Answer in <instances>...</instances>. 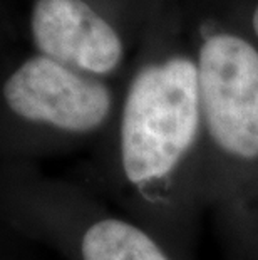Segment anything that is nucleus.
I'll list each match as a JSON object with an SVG mask.
<instances>
[{"label":"nucleus","mask_w":258,"mask_h":260,"mask_svg":"<svg viewBox=\"0 0 258 260\" xmlns=\"http://www.w3.org/2000/svg\"><path fill=\"white\" fill-rule=\"evenodd\" d=\"M201 103L195 56L164 52L138 66L126 87L97 181L128 217L191 260L205 210L201 191Z\"/></svg>","instance_id":"1"},{"label":"nucleus","mask_w":258,"mask_h":260,"mask_svg":"<svg viewBox=\"0 0 258 260\" xmlns=\"http://www.w3.org/2000/svg\"><path fill=\"white\" fill-rule=\"evenodd\" d=\"M201 191L227 260H258V47L228 30L196 51Z\"/></svg>","instance_id":"2"},{"label":"nucleus","mask_w":258,"mask_h":260,"mask_svg":"<svg viewBox=\"0 0 258 260\" xmlns=\"http://www.w3.org/2000/svg\"><path fill=\"white\" fill-rule=\"evenodd\" d=\"M2 217L65 260H183L129 217L111 213L84 185L4 163Z\"/></svg>","instance_id":"3"},{"label":"nucleus","mask_w":258,"mask_h":260,"mask_svg":"<svg viewBox=\"0 0 258 260\" xmlns=\"http://www.w3.org/2000/svg\"><path fill=\"white\" fill-rule=\"evenodd\" d=\"M4 163H32L101 136L113 128L114 92L104 79L35 54L2 86Z\"/></svg>","instance_id":"4"},{"label":"nucleus","mask_w":258,"mask_h":260,"mask_svg":"<svg viewBox=\"0 0 258 260\" xmlns=\"http://www.w3.org/2000/svg\"><path fill=\"white\" fill-rule=\"evenodd\" d=\"M30 36L41 56L87 76L102 79L124 60L119 32L82 0H35Z\"/></svg>","instance_id":"5"},{"label":"nucleus","mask_w":258,"mask_h":260,"mask_svg":"<svg viewBox=\"0 0 258 260\" xmlns=\"http://www.w3.org/2000/svg\"><path fill=\"white\" fill-rule=\"evenodd\" d=\"M250 25H251V32H253L255 39L258 41V4H256V7L253 9V14H251Z\"/></svg>","instance_id":"6"}]
</instances>
